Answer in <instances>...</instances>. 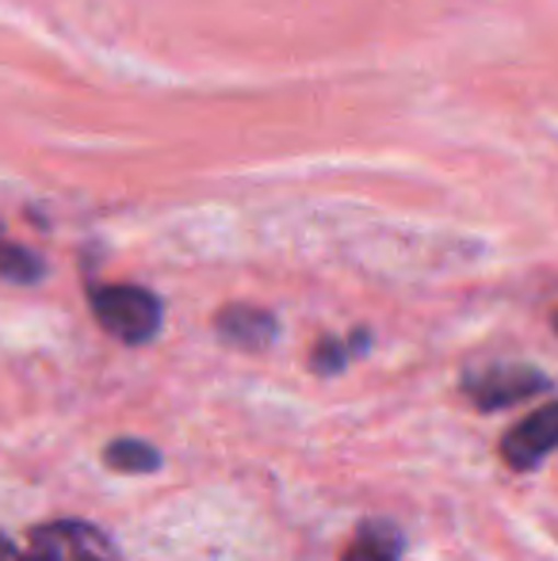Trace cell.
Returning a JSON list of instances; mask_svg holds the SVG:
<instances>
[{"mask_svg": "<svg viewBox=\"0 0 558 561\" xmlns=\"http://www.w3.org/2000/svg\"><path fill=\"white\" fill-rule=\"evenodd\" d=\"M551 450H558V401L509 428L501 439V458L513 470H536Z\"/></svg>", "mask_w": 558, "mask_h": 561, "instance_id": "cell-4", "label": "cell"}, {"mask_svg": "<svg viewBox=\"0 0 558 561\" xmlns=\"http://www.w3.org/2000/svg\"><path fill=\"white\" fill-rule=\"evenodd\" d=\"M402 558V531L387 519H367L352 535L341 561H398Z\"/></svg>", "mask_w": 558, "mask_h": 561, "instance_id": "cell-6", "label": "cell"}, {"mask_svg": "<svg viewBox=\"0 0 558 561\" xmlns=\"http://www.w3.org/2000/svg\"><path fill=\"white\" fill-rule=\"evenodd\" d=\"M31 554L38 561H119V550L100 527L81 519H54L31 531Z\"/></svg>", "mask_w": 558, "mask_h": 561, "instance_id": "cell-2", "label": "cell"}, {"mask_svg": "<svg viewBox=\"0 0 558 561\" xmlns=\"http://www.w3.org/2000/svg\"><path fill=\"white\" fill-rule=\"evenodd\" d=\"M0 275L12 283H35L43 275V260L20 244L4 241V233H0Z\"/></svg>", "mask_w": 558, "mask_h": 561, "instance_id": "cell-8", "label": "cell"}, {"mask_svg": "<svg viewBox=\"0 0 558 561\" xmlns=\"http://www.w3.org/2000/svg\"><path fill=\"white\" fill-rule=\"evenodd\" d=\"M555 329H558V318H555Z\"/></svg>", "mask_w": 558, "mask_h": 561, "instance_id": "cell-11", "label": "cell"}, {"mask_svg": "<svg viewBox=\"0 0 558 561\" xmlns=\"http://www.w3.org/2000/svg\"><path fill=\"white\" fill-rule=\"evenodd\" d=\"M104 462L123 473H153L161 466V455H157V447L141 444V439H115L104 450Z\"/></svg>", "mask_w": 558, "mask_h": 561, "instance_id": "cell-7", "label": "cell"}, {"mask_svg": "<svg viewBox=\"0 0 558 561\" xmlns=\"http://www.w3.org/2000/svg\"><path fill=\"white\" fill-rule=\"evenodd\" d=\"M463 390L470 393L478 409H505L516 401L532 398V393L547 390V378L536 367H521V363H498V367L475 370L463 378Z\"/></svg>", "mask_w": 558, "mask_h": 561, "instance_id": "cell-3", "label": "cell"}, {"mask_svg": "<svg viewBox=\"0 0 558 561\" xmlns=\"http://www.w3.org/2000/svg\"><path fill=\"white\" fill-rule=\"evenodd\" d=\"M89 302L104 333L123 344H146L161 329V302L146 287H96Z\"/></svg>", "mask_w": 558, "mask_h": 561, "instance_id": "cell-1", "label": "cell"}, {"mask_svg": "<svg viewBox=\"0 0 558 561\" xmlns=\"http://www.w3.org/2000/svg\"><path fill=\"white\" fill-rule=\"evenodd\" d=\"M0 561H38L35 554H23L15 542H8L4 535H0Z\"/></svg>", "mask_w": 558, "mask_h": 561, "instance_id": "cell-10", "label": "cell"}, {"mask_svg": "<svg viewBox=\"0 0 558 561\" xmlns=\"http://www.w3.org/2000/svg\"><path fill=\"white\" fill-rule=\"evenodd\" d=\"M310 363H314V370H318V375H337V370H341L344 363H349V347H344L341 340L326 336L318 347H314Z\"/></svg>", "mask_w": 558, "mask_h": 561, "instance_id": "cell-9", "label": "cell"}, {"mask_svg": "<svg viewBox=\"0 0 558 561\" xmlns=\"http://www.w3.org/2000/svg\"><path fill=\"white\" fill-rule=\"evenodd\" d=\"M215 329L223 333L230 344L249 347V352H264L272 347V340L280 333V321L272 318L261 306H226L215 318Z\"/></svg>", "mask_w": 558, "mask_h": 561, "instance_id": "cell-5", "label": "cell"}]
</instances>
